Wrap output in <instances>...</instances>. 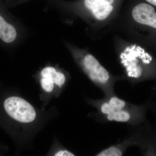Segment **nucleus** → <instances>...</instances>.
<instances>
[{"mask_svg":"<svg viewBox=\"0 0 156 156\" xmlns=\"http://www.w3.org/2000/svg\"><path fill=\"white\" fill-rule=\"evenodd\" d=\"M42 77L49 78L53 81L54 84H56L59 87L64 83L66 78L62 73L57 72L56 69L53 67H47L42 70L41 73Z\"/></svg>","mask_w":156,"mask_h":156,"instance_id":"8","label":"nucleus"},{"mask_svg":"<svg viewBox=\"0 0 156 156\" xmlns=\"http://www.w3.org/2000/svg\"><path fill=\"white\" fill-rule=\"evenodd\" d=\"M148 3L156 7V0H146Z\"/></svg>","mask_w":156,"mask_h":156,"instance_id":"12","label":"nucleus"},{"mask_svg":"<svg viewBox=\"0 0 156 156\" xmlns=\"http://www.w3.org/2000/svg\"><path fill=\"white\" fill-rule=\"evenodd\" d=\"M127 14L123 23L127 34L142 30L156 32V11L152 6L140 3Z\"/></svg>","mask_w":156,"mask_h":156,"instance_id":"3","label":"nucleus"},{"mask_svg":"<svg viewBox=\"0 0 156 156\" xmlns=\"http://www.w3.org/2000/svg\"><path fill=\"white\" fill-rule=\"evenodd\" d=\"M17 35L14 27L8 23L0 15V39L5 43H11L16 39Z\"/></svg>","mask_w":156,"mask_h":156,"instance_id":"7","label":"nucleus"},{"mask_svg":"<svg viewBox=\"0 0 156 156\" xmlns=\"http://www.w3.org/2000/svg\"><path fill=\"white\" fill-rule=\"evenodd\" d=\"M92 103L97 109V116L99 117L98 119L104 122L126 123L132 126L137 122L138 109L132 104L125 108H120L110 104L105 98L93 100Z\"/></svg>","mask_w":156,"mask_h":156,"instance_id":"4","label":"nucleus"},{"mask_svg":"<svg viewBox=\"0 0 156 156\" xmlns=\"http://www.w3.org/2000/svg\"><path fill=\"white\" fill-rule=\"evenodd\" d=\"M81 64L88 77L103 92L105 97L115 94V83L124 78L113 75L90 53L83 57Z\"/></svg>","mask_w":156,"mask_h":156,"instance_id":"2","label":"nucleus"},{"mask_svg":"<svg viewBox=\"0 0 156 156\" xmlns=\"http://www.w3.org/2000/svg\"><path fill=\"white\" fill-rule=\"evenodd\" d=\"M4 105L8 115L20 122H31L35 119L36 114L34 109L21 98L9 97L5 100Z\"/></svg>","mask_w":156,"mask_h":156,"instance_id":"6","label":"nucleus"},{"mask_svg":"<svg viewBox=\"0 0 156 156\" xmlns=\"http://www.w3.org/2000/svg\"><path fill=\"white\" fill-rule=\"evenodd\" d=\"M84 2L97 31L114 24L120 16L115 13V0H84Z\"/></svg>","mask_w":156,"mask_h":156,"instance_id":"5","label":"nucleus"},{"mask_svg":"<svg viewBox=\"0 0 156 156\" xmlns=\"http://www.w3.org/2000/svg\"><path fill=\"white\" fill-rule=\"evenodd\" d=\"M125 152V151L119 144L104 149L98 153L95 156H122Z\"/></svg>","mask_w":156,"mask_h":156,"instance_id":"9","label":"nucleus"},{"mask_svg":"<svg viewBox=\"0 0 156 156\" xmlns=\"http://www.w3.org/2000/svg\"><path fill=\"white\" fill-rule=\"evenodd\" d=\"M56 156H74V154L68 151H60L55 154Z\"/></svg>","mask_w":156,"mask_h":156,"instance_id":"11","label":"nucleus"},{"mask_svg":"<svg viewBox=\"0 0 156 156\" xmlns=\"http://www.w3.org/2000/svg\"><path fill=\"white\" fill-rule=\"evenodd\" d=\"M115 44L124 78L132 84L136 83L144 77L146 68L152 63L153 57L139 43L116 37Z\"/></svg>","mask_w":156,"mask_h":156,"instance_id":"1","label":"nucleus"},{"mask_svg":"<svg viewBox=\"0 0 156 156\" xmlns=\"http://www.w3.org/2000/svg\"><path fill=\"white\" fill-rule=\"evenodd\" d=\"M41 85L43 89L47 92L53 91L54 87V83L51 79L42 77L41 80Z\"/></svg>","mask_w":156,"mask_h":156,"instance_id":"10","label":"nucleus"}]
</instances>
